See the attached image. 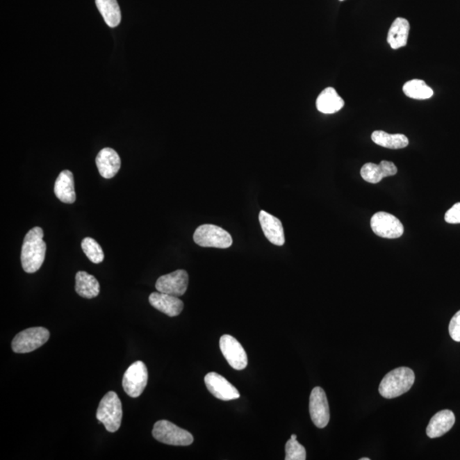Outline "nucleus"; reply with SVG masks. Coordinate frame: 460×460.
<instances>
[{
  "label": "nucleus",
  "mask_w": 460,
  "mask_h": 460,
  "mask_svg": "<svg viewBox=\"0 0 460 460\" xmlns=\"http://www.w3.org/2000/svg\"><path fill=\"white\" fill-rule=\"evenodd\" d=\"M259 222L263 233H265L270 243L275 245V246H284L285 244V233L281 220L265 212V211H261L259 213Z\"/></svg>",
  "instance_id": "obj_13"
},
{
  "label": "nucleus",
  "mask_w": 460,
  "mask_h": 460,
  "mask_svg": "<svg viewBox=\"0 0 460 460\" xmlns=\"http://www.w3.org/2000/svg\"><path fill=\"white\" fill-rule=\"evenodd\" d=\"M54 193L63 203L73 204L76 201L74 175L69 170H64L56 179Z\"/></svg>",
  "instance_id": "obj_18"
},
{
  "label": "nucleus",
  "mask_w": 460,
  "mask_h": 460,
  "mask_svg": "<svg viewBox=\"0 0 460 460\" xmlns=\"http://www.w3.org/2000/svg\"><path fill=\"white\" fill-rule=\"evenodd\" d=\"M360 460H370L369 458H361Z\"/></svg>",
  "instance_id": "obj_29"
},
{
  "label": "nucleus",
  "mask_w": 460,
  "mask_h": 460,
  "mask_svg": "<svg viewBox=\"0 0 460 460\" xmlns=\"http://www.w3.org/2000/svg\"><path fill=\"white\" fill-rule=\"evenodd\" d=\"M397 173V167L393 162L383 161L379 165L367 163L361 169V176L365 181L370 183H378L384 177L395 176Z\"/></svg>",
  "instance_id": "obj_16"
},
{
  "label": "nucleus",
  "mask_w": 460,
  "mask_h": 460,
  "mask_svg": "<svg viewBox=\"0 0 460 460\" xmlns=\"http://www.w3.org/2000/svg\"><path fill=\"white\" fill-rule=\"evenodd\" d=\"M455 423L454 413L450 410H443L435 414L426 429L429 438H437L450 432Z\"/></svg>",
  "instance_id": "obj_17"
},
{
  "label": "nucleus",
  "mask_w": 460,
  "mask_h": 460,
  "mask_svg": "<svg viewBox=\"0 0 460 460\" xmlns=\"http://www.w3.org/2000/svg\"><path fill=\"white\" fill-rule=\"evenodd\" d=\"M81 248L83 252H85L86 257L93 263L98 265V263L104 261V251L97 240L90 238V237H86V238L82 240Z\"/></svg>",
  "instance_id": "obj_25"
},
{
  "label": "nucleus",
  "mask_w": 460,
  "mask_h": 460,
  "mask_svg": "<svg viewBox=\"0 0 460 460\" xmlns=\"http://www.w3.org/2000/svg\"><path fill=\"white\" fill-rule=\"evenodd\" d=\"M345 101L338 96L336 90L327 88L323 90L316 99V108L322 114H335L344 108Z\"/></svg>",
  "instance_id": "obj_19"
},
{
  "label": "nucleus",
  "mask_w": 460,
  "mask_h": 460,
  "mask_svg": "<svg viewBox=\"0 0 460 460\" xmlns=\"http://www.w3.org/2000/svg\"><path fill=\"white\" fill-rule=\"evenodd\" d=\"M43 229L35 227L26 235L22 248V265L26 273H35L42 266L47 252Z\"/></svg>",
  "instance_id": "obj_1"
},
{
  "label": "nucleus",
  "mask_w": 460,
  "mask_h": 460,
  "mask_svg": "<svg viewBox=\"0 0 460 460\" xmlns=\"http://www.w3.org/2000/svg\"><path fill=\"white\" fill-rule=\"evenodd\" d=\"M149 304L170 318L179 315L183 310V301L179 297L163 293H153L149 297Z\"/></svg>",
  "instance_id": "obj_14"
},
{
  "label": "nucleus",
  "mask_w": 460,
  "mask_h": 460,
  "mask_svg": "<svg viewBox=\"0 0 460 460\" xmlns=\"http://www.w3.org/2000/svg\"><path fill=\"white\" fill-rule=\"evenodd\" d=\"M371 228L377 236L386 239H397L404 233V227L397 217L379 212L372 217Z\"/></svg>",
  "instance_id": "obj_8"
},
{
  "label": "nucleus",
  "mask_w": 460,
  "mask_h": 460,
  "mask_svg": "<svg viewBox=\"0 0 460 460\" xmlns=\"http://www.w3.org/2000/svg\"><path fill=\"white\" fill-rule=\"evenodd\" d=\"M310 413L311 420L316 427L323 429L329 423V405H328L327 395L322 388L315 387L311 391Z\"/></svg>",
  "instance_id": "obj_10"
},
{
  "label": "nucleus",
  "mask_w": 460,
  "mask_h": 460,
  "mask_svg": "<svg viewBox=\"0 0 460 460\" xmlns=\"http://www.w3.org/2000/svg\"><path fill=\"white\" fill-rule=\"evenodd\" d=\"M445 221L448 224H460V202L456 203L452 208L445 214Z\"/></svg>",
  "instance_id": "obj_28"
},
{
  "label": "nucleus",
  "mask_w": 460,
  "mask_h": 460,
  "mask_svg": "<svg viewBox=\"0 0 460 460\" xmlns=\"http://www.w3.org/2000/svg\"><path fill=\"white\" fill-rule=\"evenodd\" d=\"M205 384L210 393L222 401H232L240 397L238 390L217 372L207 373Z\"/></svg>",
  "instance_id": "obj_12"
},
{
  "label": "nucleus",
  "mask_w": 460,
  "mask_h": 460,
  "mask_svg": "<svg viewBox=\"0 0 460 460\" xmlns=\"http://www.w3.org/2000/svg\"><path fill=\"white\" fill-rule=\"evenodd\" d=\"M410 30L409 22L405 18L398 17L391 24L388 33L387 41L392 49L404 47L409 40Z\"/></svg>",
  "instance_id": "obj_20"
},
{
  "label": "nucleus",
  "mask_w": 460,
  "mask_h": 460,
  "mask_svg": "<svg viewBox=\"0 0 460 460\" xmlns=\"http://www.w3.org/2000/svg\"><path fill=\"white\" fill-rule=\"evenodd\" d=\"M98 10L110 28H115L122 22V13L117 0H96Z\"/></svg>",
  "instance_id": "obj_23"
},
{
  "label": "nucleus",
  "mask_w": 460,
  "mask_h": 460,
  "mask_svg": "<svg viewBox=\"0 0 460 460\" xmlns=\"http://www.w3.org/2000/svg\"><path fill=\"white\" fill-rule=\"evenodd\" d=\"M220 350L230 367L236 370L247 368L248 359L243 346L236 338L229 334L222 335L220 341Z\"/></svg>",
  "instance_id": "obj_9"
},
{
  "label": "nucleus",
  "mask_w": 460,
  "mask_h": 460,
  "mask_svg": "<svg viewBox=\"0 0 460 460\" xmlns=\"http://www.w3.org/2000/svg\"><path fill=\"white\" fill-rule=\"evenodd\" d=\"M122 402L114 391H109L101 400L97 412V418L109 432H116L122 425Z\"/></svg>",
  "instance_id": "obj_3"
},
{
  "label": "nucleus",
  "mask_w": 460,
  "mask_h": 460,
  "mask_svg": "<svg viewBox=\"0 0 460 460\" xmlns=\"http://www.w3.org/2000/svg\"><path fill=\"white\" fill-rule=\"evenodd\" d=\"M403 92L406 97L417 100L429 99L433 96V90L424 81L413 80L403 85Z\"/></svg>",
  "instance_id": "obj_24"
},
{
  "label": "nucleus",
  "mask_w": 460,
  "mask_h": 460,
  "mask_svg": "<svg viewBox=\"0 0 460 460\" xmlns=\"http://www.w3.org/2000/svg\"><path fill=\"white\" fill-rule=\"evenodd\" d=\"M49 338H50V331L47 328L31 327L17 334L11 347L15 353H29L44 345Z\"/></svg>",
  "instance_id": "obj_6"
},
{
  "label": "nucleus",
  "mask_w": 460,
  "mask_h": 460,
  "mask_svg": "<svg viewBox=\"0 0 460 460\" xmlns=\"http://www.w3.org/2000/svg\"><path fill=\"white\" fill-rule=\"evenodd\" d=\"M152 434L158 442L172 446H190L194 442L191 433L167 420L156 422Z\"/></svg>",
  "instance_id": "obj_4"
},
{
  "label": "nucleus",
  "mask_w": 460,
  "mask_h": 460,
  "mask_svg": "<svg viewBox=\"0 0 460 460\" xmlns=\"http://www.w3.org/2000/svg\"><path fill=\"white\" fill-rule=\"evenodd\" d=\"M372 140L376 145L391 149H404L409 145V138L405 135L389 134L383 131H373Z\"/></svg>",
  "instance_id": "obj_22"
},
{
  "label": "nucleus",
  "mask_w": 460,
  "mask_h": 460,
  "mask_svg": "<svg viewBox=\"0 0 460 460\" xmlns=\"http://www.w3.org/2000/svg\"><path fill=\"white\" fill-rule=\"evenodd\" d=\"M286 460H305L306 450L297 442V439L291 438L286 444Z\"/></svg>",
  "instance_id": "obj_26"
},
{
  "label": "nucleus",
  "mask_w": 460,
  "mask_h": 460,
  "mask_svg": "<svg viewBox=\"0 0 460 460\" xmlns=\"http://www.w3.org/2000/svg\"><path fill=\"white\" fill-rule=\"evenodd\" d=\"M450 336L456 342H460V311L456 313L450 323Z\"/></svg>",
  "instance_id": "obj_27"
},
{
  "label": "nucleus",
  "mask_w": 460,
  "mask_h": 460,
  "mask_svg": "<svg viewBox=\"0 0 460 460\" xmlns=\"http://www.w3.org/2000/svg\"><path fill=\"white\" fill-rule=\"evenodd\" d=\"M75 291L85 299H94L99 295L100 285L93 275L85 272V271H79L75 277Z\"/></svg>",
  "instance_id": "obj_21"
},
{
  "label": "nucleus",
  "mask_w": 460,
  "mask_h": 460,
  "mask_svg": "<svg viewBox=\"0 0 460 460\" xmlns=\"http://www.w3.org/2000/svg\"><path fill=\"white\" fill-rule=\"evenodd\" d=\"M414 381L416 375L412 369L405 367L395 368L384 377L379 391L384 398L398 397L412 388Z\"/></svg>",
  "instance_id": "obj_2"
},
{
  "label": "nucleus",
  "mask_w": 460,
  "mask_h": 460,
  "mask_svg": "<svg viewBox=\"0 0 460 460\" xmlns=\"http://www.w3.org/2000/svg\"><path fill=\"white\" fill-rule=\"evenodd\" d=\"M195 243L202 247L225 249L232 246L231 236L224 229L213 224H203L195 230Z\"/></svg>",
  "instance_id": "obj_5"
},
{
  "label": "nucleus",
  "mask_w": 460,
  "mask_h": 460,
  "mask_svg": "<svg viewBox=\"0 0 460 460\" xmlns=\"http://www.w3.org/2000/svg\"><path fill=\"white\" fill-rule=\"evenodd\" d=\"M339 1H344V0H339Z\"/></svg>",
  "instance_id": "obj_30"
},
{
  "label": "nucleus",
  "mask_w": 460,
  "mask_h": 460,
  "mask_svg": "<svg viewBox=\"0 0 460 460\" xmlns=\"http://www.w3.org/2000/svg\"><path fill=\"white\" fill-rule=\"evenodd\" d=\"M188 286V274L186 270H179L158 279L156 288L158 292L176 297L183 296Z\"/></svg>",
  "instance_id": "obj_11"
},
{
  "label": "nucleus",
  "mask_w": 460,
  "mask_h": 460,
  "mask_svg": "<svg viewBox=\"0 0 460 460\" xmlns=\"http://www.w3.org/2000/svg\"><path fill=\"white\" fill-rule=\"evenodd\" d=\"M149 375L146 365L141 361H135L124 372L123 389L131 397H140L148 384Z\"/></svg>",
  "instance_id": "obj_7"
},
{
  "label": "nucleus",
  "mask_w": 460,
  "mask_h": 460,
  "mask_svg": "<svg viewBox=\"0 0 460 460\" xmlns=\"http://www.w3.org/2000/svg\"><path fill=\"white\" fill-rule=\"evenodd\" d=\"M96 164L101 176L110 179L119 172L122 161L115 149L105 148L98 153Z\"/></svg>",
  "instance_id": "obj_15"
}]
</instances>
